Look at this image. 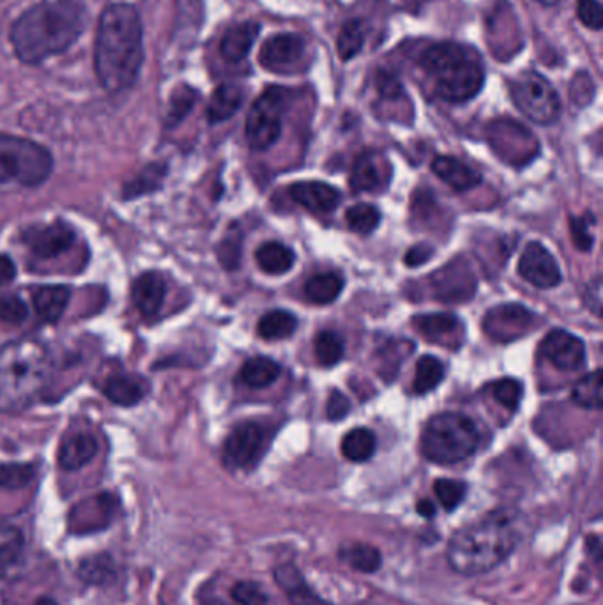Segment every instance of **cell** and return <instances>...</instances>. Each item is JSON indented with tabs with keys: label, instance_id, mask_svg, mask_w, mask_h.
Instances as JSON below:
<instances>
[{
	"label": "cell",
	"instance_id": "55",
	"mask_svg": "<svg viewBox=\"0 0 603 605\" xmlns=\"http://www.w3.org/2000/svg\"><path fill=\"white\" fill-rule=\"evenodd\" d=\"M433 255V248L430 245H416L407 252L404 257V263L409 268H418L421 264L429 263L430 257Z\"/></svg>",
	"mask_w": 603,
	"mask_h": 605
},
{
	"label": "cell",
	"instance_id": "46",
	"mask_svg": "<svg viewBox=\"0 0 603 605\" xmlns=\"http://www.w3.org/2000/svg\"><path fill=\"white\" fill-rule=\"evenodd\" d=\"M594 217L585 213L584 217H573L570 220L571 240L580 252H591L594 245Z\"/></svg>",
	"mask_w": 603,
	"mask_h": 605
},
{
	"label": "cell",
	"instance_id": "41",
	"mask_svg": "<svg viewBox=\"0 0 603 605\" xmlns=\"http://www.w3.org/2000/svg\"><path fill=\"white\" fill-rule=\"evenodd\" d=\"M346 222L350 231L369 236L381 223V213L372 203H356L347 209Z\"/></svg>",
	"mask_w": 603,
	"mask_h": 605
},
{
	"label": "cell",
	"instance_id": "32",
	"mask_svg": "<svg viewBox=\"0 0 603 605\" xmlns=\"http://www.w3.org/2000/svg\"><path fill=\"white\" fill-rule=\"evenodd\" d=\"M25 540L19 527L0 524V579L8 578L24 556Z\"/></svg>",
	"mask_w": 603,
	"mask_h": 605
},
{
	"label": "cell",
	"instance_id": "53",
	"mask_svg": "<svg viewBox=\"0 0 603 605\" xmlns=\"http://www.w3.org/2000/svg\"><path fill=\"white\" fill-rule=\"evenodd\" d=\"M350 411V404L349 398L344 395V393L338 392V389H335V392H332V395H329V398H327L326 404V415L327 418L332 421H338L344 420L346 418L347 412Z\"/></svg>",
	"mask_w": 603,
	"mask_h": 605
},
{
	"label": "cell",
	"instance_id": "36",
	"mask_svg": "<svg viewBox=\"0 0 603 605\" xmlns=\"http://www.w3.org/2000/svg\"><path fill=\"white\" fill-rule=\"evenodd\" d=\"M375 449H378V441L372 430L361 429V427L350 430L341 440V455L350 463H369Z\"/></svg>",
	"mask_w": 603,
	"mask_h": 605
},
{
	"label": "cell",
	"instance_id": "51",
	"mask_svg": "<svg viewBox=\"0 0 603 605\" xmlns=\"http://www.w3.org/2000/svg\"><path fill=\"white\" fill-rule=\"evenodd\" d=\"M577 14L580 22L591 31H600L603 27V8L599 0H579Z\"/></svg>",
	"mask_w": 603,
	"mask_h": 605
},
{
	"label": "cell",
	"instance_id": "45",
	"mask_svg": "<svg viewBox=\"0 0 603 605\" xmlns=\"http://www.w3.org/2000/svg\"><path fill=\"white\" fill-rule=\"evenodd\" d=\"M488 389L492 393L496 403L501 404L510 412L517 411L522 398V384L519 381L505 377V380L494 381Z\"/></svg>",
	"mask_w": 603,
	"mask_h": 605
},
{
	"label": "cell",
	"instance_id": "3",
	"mask_svg": "<svg viewBox=\"0 0 603 605\" xmlns=\"http://www.w3.org/2000/svg\"><path fill=\"white\" fill-rule=\"evenodd\" d=\"M517 544L519 530L515 513L496 510L453 535L448 546V563L459 575H484L505 563Z\"/></svg>",
	"mask_w": 603,
	"mask_h": 605
},
{
	"label": "cell",
	"instance_id": "19",
	"mask_svg": "<svg viewBox=\"0 0 603 605\" xmlns=\"http://www.w3.org/2000/svg\"><path fill=\"white\" fill-rule=\"evenodd\" d=\"M74 232L65 222L51 223V225L31 229L25 234V243L37 257L51 259L57 255L65 254L73 245Z\"/></svg>",
	"mask_w": 603,
	"mask_h": 605
},
{
	"label": "cell",
	"instance_id": "57",
	"mask_svg": "<svg viewBox=\"0 0 603 605\" xmlns=\"http://www.w3.org/2000/svg\"><path fill=\"white\" fill-rule=\"evenodd\" d=\"M416 510H418L419 515H424V517L430 519L436 515V507H433L432 501H429V499H421L419 501L418 507H416Z\"/></svg>",
	"mask_w": 603,
	"mask_h": 605
},
{
	"label": "cell",
	"instance_id": "12",
	"mask_svg": "<svg viewBox=\"0 0 603 605\" xmlns=\"http://www.w3.org/2000/svg\"><path fill=\"white\" fill-rule=\"evenodd\" d=\"M117 501L112 495H96L74 504L68 515V530L73 535H91L111 526L116 515Z\"/></svg>",
	"mask_w": 603,
	"mask_h": 605
},
{
	"label": "cell",
	"instance_id": "47",
	"mask_svg": "<svg viewBox=\"0 0 603 605\" xmlns=\"http://www.w3.org/2000/svg\"><path fill=\"white\" fill-rule=\"evenodd\" d=\"M232 601L237 605H267L269 596L258 582L240 581L235 582L231 590Z\"/></svg>",
	"mask_w": 603,
	"mask_h": 605
},
{
	"label": "cell",
	"instance_id": "5",
	"mask_svg": "<svg viewBox=\"0 0 603 605\" xmlns=\"http://www.w3.org/2000/svg\"><path fill=\"white\" fill-rule=\"evenodd\" d=\"M47 347L33 338H20L0 347V397L28 403L42 392L50 375Z\"/></svg>",
	"mask_w": 603,
	"mask_h": 605
},
{
	"label": "cell",
	"instance_id": "38",
	"mask_svg": "<svg viewBox=\"0 0 603 605\" xmlns=\"http://www.w3.org/2000/svg\"><path fill=\"white\" fill-rule=\"evenodd\" d=\"M314 352L318 365L335 367L340 363L341 358L346 354V342H344L340 333L324 329V331L317 333V337H315Z\"/></svg>",
	"mask_w": 603,
	"mask_h": 605
},
{
	"label": "cell",
	"instance_id": "1",
	"mask_svg": "<svg viewBox=\"0 0 603 605\" xmlns=\"http://www.w3.org/2000/svg\"><path fill=\"white\" fill-rule=\"evenodd\" d=\"M143 60L142 22L134 5L112 4L103 11L94 47L97 80L108 93L131 88Z\"/></svg>",
	"mask_w": 603,
	"mask_h": 605
},
{
	"label": "cell",
	"instance_id": "39",
	"mask_svg": "<svg viewBox=\"0 0 603 605\" xmlns=\"http://www.w3.org/2000/svg\"><path fill=\"white\" fill-rule=\"evenodd\" d=\"M571 400L584 409L602 407V372L594 370L571 388Z\"/></svg>",
	"mask_w": 603,
	"mask_h": 605
},
{
	"label": "cell",
	"instance_id": "15",
	"mask_svg": "<svg viewBox=\"0 0 603 605\" xmlns=\"http://www.w3.org/2000/svg\"><path fill=\"white\" fill-rule=\"evenodd\" d=\"M534 314L522 305H499L488 310L484 329L498 342H511L525 335L533 324Z\"/></svg>",
	"mask_w": 603,
	"mask_h": 605
},
{
	"label": "cell",
	"instance_id": "18",
	"mask_svg": "<svg viewBox=\"0 0 603 605\" xmlns=\"http://www.w3.org/2000/svg\"><path fill=\"white\" fill-rule=\"evenodd\" d=\"M290 199L310 213H333L340 206L341 194L323 181H300L289 186Z\"/></svg>",
	"mask_w": 603,
	"mask_h": 605
},
{
	"label": "cell",
	"instance_id": "24",
	"mask_svg": "<svg viewBox=\"0 0 603 605\" xmlns=\"http://www.w3.org/2000/svg\"><path fill=\"white\" fill-rule=\"evenodd\" d=\"M165 280L158 274H143L135 280L131 298L140 314L152 317L162 310L165 301Z\"/></svg>",
	"mask_w": 603,
	"mask_h": 605
},
{
	"label": "cell",
	"instance_id": "52",
	"mask_svg": "<svg viewBox=\"0 0 603 605\" xmlns=\"http://www.w3.org/2000/svg\"><path fill=\"white\" fill-rule=\"evenodd\" d=\"M593 94L594 83L590 74L582 71V73L577 74L576 79L571 80V102L579 103L580 107H584L585 103H590L593 100Z\"/></svg>",
	"mask_w": 603,
	"mask_h": 605
},
{
	"label": "cell",
	"instance_id": "22",
	"mask_svg": "<svg viewBox=\"0 0 603 605\" xmlns=\"http://www.w3.org/2000/svg\"><path fill=\"white\" fill-rule=\"evenodd\" d=\"M413 326L429 342H436L442 347H448V344H459L461 340L462 324L453 314L416 315Z\"/></svg>",
	"mask_w": 603,
	"mask_h": 605
},
{
	"label": "cell",
	"instance_id": "40",
	"mask_svg": "<svg viewBox=\"0 0 603 605\" xmlns=\"http://www.w3.org/2000/svg\"><path fill=\"white\" fill-rule=\"evenodd\" d=\"M79 578L88 584H94V586L114 581L116 570H114L111 556L96 555L82 559L79 567Z\"/></svg>",
	"mask_w": 603,
	"mask_h": 605
},
{
	"label": "cell",
	"instance_id": "58",
	"mask_svg": "<svg viewBox=\"0 0 603 605\" xmlns=\"http://www.w3.org/2000/svg\"><path fill=\"white\" fill-rule=\"evenodd\" d=\"M34 605H59L57 604L54 598H48V596H42V598H37L36 604Z\"/></svg>",
	"mask_w": 603,
	"mask_h": 605
},
{
	"label": "cell",
	"instance_id": "6",
	"mask_svg": "<svg viewBox=\"0 0 603 605\" xmlns=\"http://www.w3.org/2000/svg\"><path fill=\"white\" fill-rule=\"evenodd\" d=\"M478 444L479 430L475 421L459 412H441L425 426L419 446L430 463L450 466L469 458Z\"/></svg>",
	"mask_w": 603,
	"mask_h": 605
},
{
	"label": "cell",
	"instance_id": "29",
	"mask_svg": "<svg viewBox=\"0 0 603 605\" xmlns=\"http://www.w3.org/2000/svg\"><path fill=\"white\" fill-rule=\"evenodd\" d=\"M255 260L258 268L263 269L264 274L277 277V275H286L292 269L295 263V254L289 246L278 241H267L264 245L258 246L255 252Z\"/></svg>",
	"mask_w": 603,
	"mask_h": 605
},
{
	"label": "cell",
	"instance_id": "8",
	"mask_svg": "<svg viewBox=\"0 0 603 605\" xmlns=\"http://www.w3.org/2000/svg\"><path fill=\"white\" fill-rule=\"evenodd\" d=\"M511 100L536 125H553L561 116V102L553 83L536 71H524L510 82Z\"/></svg>",
	"mask_w": 603,
	"mask_h": 605
},
{
	"label": "cell",
	"instance_id": "4",
	"mask_svg": "<svg viewBox=\"0 0 603 605\" xmlns=\"http://www.w3.org/2000/svg\"><path fill=\"white\" fill-rule=\"evenodd\" d=\"M419 66L432 80L433 91L448 103H465L484 89L485 68L473 48L438 43L424 51Z\"/></svg>",
	"mask_w": 603,
	"mask_h": 605
},
{
	"label": "cell",
	"instance_id": "9",
	"mask_svg": "<svg viewBox=\"0 0 603 605\" xmlns=\"http://www.w3.org/2000/svg\"><path fill=\"white\" fill-rule=\"evenodd\" d=\"M287 94L283 89L269 88L255 100L246 117V140L254 151L272 148L281 135Z\"/></svg>",
	"mask_w": 603,
	"mask_h": 605
},
{
	"label": "cell",
	"instance_id": "49",
	"mask_svg": "<svg viewBox=\"0 0 603 605\" xmlns=\"http://www.w3.org/2000/svg\"><path fill=\"white\" fill-rule=\"evenodd\" d=\"M28 310L16 294L0 296V321L8 324H22L27 319Z\"/></svg>",
	"mask_w": 603,
	"mask_h": 605
},
{
	"label": "cell",
	"instance_id": "34",
	"mask_svg": "<svg viewBox=\"0 0 603 605\" xmlns=\"http://www.w3.org/2000/svg\"><path fill=\"white\" fill-rule=\"evenodd\" d=\"M298 329V317L287 310H271L260 317L257 324L258 337L267 342H277L292 337Z\"/></svg>",
	"mask_w": 603,
	"mask_h": 605
},
{
	"label": "cell",
	"instance_id": "33",
	"mask_svg": "<svg viewBox=\"0 0 603 605\" xmlns=\"http://www.w3.org/2000/svg\"><path fill=\"white\" fill-rule=\"evenodd\" d=\"M243 105V91L237 85H220L212 93L211 102L208 105V119L211 125H218L223 120L231 119L235 112L240 110Z\"/></svg>",
	"mask_w": 603,
	"mask_h": 605
},
{
	"label": "cell",
	"instance_id": "54",
	"mask_svg": "<svg viewBox=\"0 0 603 605\" xmlns=\"http://www.w3.org/2000/svg\"><path fill=\"white\" fill-rule=\"evenodd\" d=\"M241 243L235 240H225L220 245V259L225 268H237L240 264Z\"/></svg>",
	"mask_w": 603,
	"mask_h": 605
},
{
	"label": "cell",
	"instance_id": "14",
	"mask_svg": "<svg viewBox=\"0 0 603 605\" xmlns=\"http://www.w3.org/2000/svg\"><path fill=\"white\" fill-rule=\"evenodd\" d=\"M540 354L561 372H577L585 363L584 342L565 329L548 333L540 346Z\"/></svg>",
	"mask_w": 603,
	"mask_h": 605
},
{
	"label": "cell",
	"instance_id": "30",
	"mask_svg": "<svg viewBox=\"0 0 603 605\" xmlns=\"http://www.w3.org/2000/svg\"><path fill=\"white\" fill-rule=\"evenodd\" d=\"M338 558L347 567L361 573H375L383 567L381 550L370 544H363V542H352V544L340 547Z\"/></svg>",
	"mask_w": 603,
	"mask_h": 605
},
{
	"label": "cell",
	"instance_id": "7",
	"mask_svg": "<svg viewBox=\"0 0 603 605\" xmlns=\"http://www.w3.org/2000/svg\"><path fill=\"white\" fill-rule=\"evenodd\" d=\"M54 171V158L34 140L0 133V186H42Z\"/></svg>",
	"mask_w": 603,
	"mask_h": 605
},
{
	"label": "cell",
	"instance_id": "27",
	"mask_svg": "<svg viewBox=\"0 0 603 605\" xmlns=\"http://www.w3.org/2000/svg\"><path fill=\"white\" fill-rule=\"evenodd\" d=\"M258 34H260V25L257 22H244V24L229 28L225 36L221 37V57L229 62H240L248 56Z\"/></svg>",
	"mask_w": 603,
	"mask_h": 605
},
{
	"label": "cell",
	"instance_id": "43",
	"mask_svg": "<svg viewBox=\"0 0 603 605\" xmlns=\"http://www.w3.org/2000/svg\"><path fill=\"white\" fill-rule=\"evenodd\" d=\"M433 492H436L439 503L442 504V509L447 512H453L464 501L465 495H467V486L461 480L439 478L433 484Z\"/></svg>",
	"mask_w": 603,
	"mask_h": 605
},
{
	"label": "cell",
	"instance_id": "56",
	"mask_svg": "<svg viewBox=\"0 0 603 605\" xmlns=\"http://www.w3.org/2000/svg\"><path fill=\"white\" fill-rule=\"evenodd\" d=\"M16 278V266L8 255H0V286H8Z\"/></svg>",
	"mask_w": 603,
	"mask_h": 605
},
{
	"label": "cell",
	"instance_id": "31",
	"mask_svg": "<svg viewBox=\"0 0 603 605\" xmlns=\"http://www.w3.org/2000/svg\"><path fill=\"white\" fill-rule=\"evenodd\" d=\"M344 286H346V280L341 278V275L333 274V271L317 274L310 277L304 283V296L314 305H329L333 301L338 300L344 291Z\"/></svg>",
	"mask_w": 603,
	"mask_h": 605
},
{
	"label": "cell",
	"instance_id": "21",
	"mask_svg": "<svg viewBox=\"0 0 603 605\" xmlns=\"http://www.w3.org/2000/svg\"><path fill=\"white\" fill-rule=\"evenodd\" d=\"M390 179L386 160L379 154L364 153L358 156L350 174V188L360 191H379Z\"/></svg>",
	"mask_w": 603,
	"mask_h": 605
},
{
	"label": "cell",
	"instance_id": "50",
	"mask_svg": "<svg viewBox=\"0 0 603 605\" xmlns=\"http://www.w3.org/2000/svg\"><path fill=\"white\" fill-rule=\"evenodd\" d=\"M197 94L189 88H183L174 94L171 102V112H169V126L179 125L181 120L188 116V112L194 107Z\"/></svg>",
	"mask_w": 603,
	"mask_h": 605
},
{
	"label": "cell",
	"instance_id": "17",
	"mask_svg": "<svg viewBox=\"0 0 603 605\" xmlns=\"http://www.w3.org/2000/svg\"><path fill=\"white\" fill-rule=\"evenodd\" d=\"M304 48V39L298 34H277L264 43L258 62L269 71L290 70L303 59Z\"/></svg>",
	"mask_w": 603,
	"mask_h": 605
},
{
	"label": "cell",
	"instance_id": "13",
	"mask_svg": "<svg viewBox=\"0 0 603 605\" xmlns=\"http://www.w3.org/2000/svg\"><path fill=\"white\" fill-rule=\"evenodd\" d=\"M432 282L433 298L447 303H464L475 296L476 278L467 264L462 260L448 264L430 277Z\"/></svg>",
	"mask_w": 603,
	"mask_h": 605
},
{
	"label": "cell",
	"instance_id": "25",
	"mask_svg": "<svg viewBox=\"0 0 603 605\" xmlns=\"http://www.w3.org/2000/svg\"><path fill=\"white\" fill-rule=\"evenodd\" d=\"M96 438L88 432H77L60 444L59 466L65 472H77L80 467L88 466L96 457Z\"/></svg>",
	"mask_w": 603,
	"mask_h": 605
},
{
	"label": "cell",
	"instance_id": "44",
	"mask_svg": "<svg viewBox=\"0 0 603 605\" xmlns=\"http://www.w3.org/2000/svg\"><path fill=\"white\" fill-rule=\"evenodd\" d=\"M36 469L33 464H2L0 466V487L8 490H19L27 487L34 480Z\"/></svg>",
	"mask_w": 603,
	"mask_h": 605
},
{
	"label": "cell",
	"instance_id": "2",
	"mask_svg": "<svg viewBox=\"0 0 603 605\" xmlns=\"http://www.w3.org/2000/svg\"><path fill=\"white\" fill-rule=\"evenodd\" d=\"M85 27V11L74 0L34 5L11 28L14 54L25 65H39L68 50Z\"/></svg>",
	"mask_w": 603,
	"mask_h": 605
},
{
	"label": "cell",
	"instance_id": "37",
	"mask_svg": "<svg viewBox=\"0 0 603 605\" xmlns=\"http://www.w3.org/2000/svg\"><path fill=\"white\" fill-rule=\"evenodd\" d=\"M444 380V365L436 357H421L416 363L415 381H413V392L416 395L433 392Z\"/></svg>",
	"mask_w": 603,
	"mask_h": 605
},
{
	"label": "cell",
	"instance_id": "28",
	"mask_svg": "<svg viewBox=\"0 0 603 605\" xmlns=\"http://www.w3.org/2000/svg\"><path fill=\"white\" fill-rule=\"evenodd\" d=\"M70 289L65 286L37 287L34 291V309L45 323H57L70 305Z\"/></svg>",
	"mask_w": 603,
	"mask_h": 605
},
{
	"label": "cell",
	"instance_id": "11",
	"mask_svg": "<svg viewBox=\"0 0 603 605\" xmlns=\"http://www.w3.org/2000/svg\"><path fill=\"white\" fill-rule=\"evenodd\" d=\"M488 143L494 153L511 165H525L538 154V140L515 120L499 119L488 126Z\"/></svg>",
	"mask_w": 603,
	"mask_h": 605
},
{
	"label": "cell",
	"instance_id": "35",
	"mask_svg": "<svg viewBox=\"0 0 603 605\" xmlns=\"http://www.w3.org/2000/svg\"><path fill=\"white\" fill-rule=\"evenodd\" d=\"M280 365L271 358L257 357L241 367L240 380L248 388L260 389L271 386L280 377Z\"/></svg>",
	"mask_w": 603,
	"mask_h": 605
},
{
	"label": "cell",
	"instance_id": "26",
	"mask_svg": "<svg viewBox=\"0 0 603 605\" xmlns=\"http://www.w3.org/2000/svg\"><path fill=\"white\" fill-rule=\"evenodd\" d=\"M148 381L139 375L119 374L112 375L103 384V393L111 403L117 406H137L148 395Z\"/></svg>",
	"mask_w": 603,
	"mask_h": 605
},
{
	"label": "cell",
	"instance_id": "23",
	"mask_svg": "<svg viewBox=\"0 0 603 605\" xmlns=\"http://www.w3.org/2000/svg\"><path fill=\"white\" fill-rule=\"evenodd\" d=\"M432 171L442 183L455 191L473 190L482 183V176L473 166L455 156H438L432 162Z\"/></svg>",
	"mask_w": 603,
	"mask_h": 605
},
{
	"label": "cell",
	"instance_id": "10",
	"mask_svg": "<svg viewBox=\"0 0 603 605\" xmlns=\"http://www.w3.org/2000/svg\"><path fill=\"white\" fill-rule=\"evenodd\" d=\"M267 450V434L257 421L237 423L223 443V464L232 472H252Z\"/></svg>",
	"mask_w": 603,
	"mask_h": 605
},
{
	"label": "cell",
	"instance_id": "59",
	"mask_svg": "<svg viewBox=\"0 0 603 605\" xmlns=\"http://www.w3.org/2000/svg\"><path fill=\"white\" fill-rule=\"evenodd\" d=\"M538 4L547 5V8H554V5L561 4V0H536Z\"/></svg>",
	"mask_w": 603,
	"mask_h": 605
},
{
	"label": "cell",
	"instance_id": "48",
	"mask_svg": "<svg viewBox=\"0 0 603 605\" xmlns=\"http://www.w3.org/2000/svg\"><path fill=\"white\" fill-rule=\"evenodd\" d=\"M163 176H165V168H162V166H148L134 183H129L126 186V197L134 199V197H139V195L146 194V191L156 190Z\"/></svg>",
	"mask_w": 603,
	"mask_h": 605
},
{
	"label": "cell",
	"instance_id": "16",
	"mask_svg": "<svg viewBox=\"0 0 603 605\" xmlns=\"http://www.w3.org/2000/svg\"><path fill=\"white\" fill-rule=\"evenodd\" d=\"M519 274L525 282L538 289H554L563 280L561 269L553 254L542 243H530L519 260Z\"/></svg>",
	"mask_w": 603,
	"mask_h": 605
},
{
	"label": "cell",
	"instance_id": "42",
	"mask_svg": "<svg viewBox=\"0 0 603 605\" xmlns=\"http://www.w3.org/2000/svg\"><path fill=\"white\" fill-rule=\"evenodd\" d=\"M364 34L360 20H350L338 34L337 50L341 60L355 59L363 48Z\"/></svg>",
	"mask_w": 603,
	"mask_h": 605
},
{
	"label": "cell",
	"instance_id": "20",
	"mask_svg": "<svg viewBox=\"0 0 603 605\" xmlns=\"http://www.w3.org/2000/svg\"><path fill=\"white\" fill-rule=\"evenodd\" d=\"M275 581L286 593L290 605H333L323 596L317 595L314 587L310 586L301 570L292 563L280 565L275 569Z\"/></svg>",
	"mask_w": 603,
	"mask_h": 605
}]
</instances>
